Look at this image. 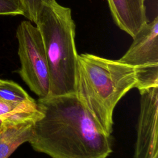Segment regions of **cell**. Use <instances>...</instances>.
Instances as JSON below:
<instances>
[{"label":"cell","instance_id":"obj_1","mask_svg":"<svg viewBox=\"0 0 158 158\" xmlns=\"http://www.w3.org/2000/svg\"><path fill=\"white\" fill-rule=\"evenodd\" d=\"M40 112L28 143L51 158H107L110 135L93 118L75 93L38 98Z\"/></svg>","mask_w":158,"mask_h":158},{"label":"cell","instance_id":"obj_2","mask_svg":"<svg viewBox=\"0 0 158 158\" xmlns=\"http://www.w3.org/2000/svg\"><path fill=\"white\" fill-rule=\"evenodd\" d=\"M136 85L133 67L94 54L78 55L75 94L107 135L112 132L116 105Z\"/></svg>","mask_w":158,"mask_h":158},{"label":"cell","instance_id":"obj_3","mask_svg":"<svg viewBox=\"0 0 158 158\" xmlns=\"http://www.w3.org/2000/svg\"><path fill=\"white\" fill-rule=\"evenodd\" d=\"M35 24L42 37L48 65V96L75 93L78 54L71 9L56 0H46L39 9Z\"/></svg>","mask_w":158,"mask_h":158},{"label":"cell","instance_id":"obj_4","mask_svg":"<svg viewBox=\"0 0 158 158\" xmlns=\"http://www.w3.org/2000/svg\"><path fill=\"white\" fill-rule=\"evenodd\" d=\"M18 55L20 62L19 73L32 92L39 98L48 97V65L41 33L30 21H22L16 30Z\"/></svg>","mask_w":158,"mask_h":158},{"label":"cell","instance_id":"obj_5","mask_svg":"<svg viewBox=\"0 0 158 158\" xmlns=\"http://www.w3.org/2000/svg\"><path fill=\"white\" fill-rule=\"evenodd\" d=\"M118 60L135 69L139 91L158 86V17L145 23Z\"/></svg>","mask_w":158,"mask_h":158},{"label":"cell","instance_id":"obj_6","mask_svg":"<svg viewBox=\"0 0 158 158\" xmlns=\"http://www.w3.org/2000/svg\"><path fill=\"white\" fill-rule=\"evenodd\" d=\"M139 91L140 109L134 158H158V86Z\"/></svg>","mask_w":158,"mask_h":158},{"label":"cell","instance_id":"obj_7","mask_svg":"<svg viewBox=\"0 0 158 158\" xmlns=\"http://www.w3.org/2000/svg\"><path fill=\"white\" fill-rule=\"evenodd\" d=\"M40 112L36 109L4 120L0 127V158L9 156L30 139L32 129Z\"/></svg>","mask_w":158,"mask_h":158},{"label":"cell","instance_id":"obj_8","mask_svg":"<svg viewBox=\"0 0 158 158\" xmlns=\"http://www.w3.org/2000/svg\"><path fill=\"white\" fill-rule=\"evenodd\" d=\"M115 23L133 38L148 20L145 0H107Z\"/></svg>","mask_w":158,"mask_h":158},{"label":"cell","instance_id":"obj_9","mask_svg":"<svg viewBox=\"0 0 158 158\" xmlns=\"http://www.w3.org/2000/svg\"><path fill=\"white\" fill-rule=\"evenodd\" d=\"M0 98L17 103H30L35 101L19 85L11 80H1Z\"/></svg>","mask_w":158,"mask_h":158},{"label":"cell","instance_id":"obj_10","mask_svg":"<svg viewBox=\"0 0 158 158\" xmlns=\"http://www.w3.org/2000/svg\"><path fill=\"white\" fill-rule=\"evenodd\" d=\"M37 109L36 101L30 103H17L0 98V117L6 119Z\"/></svg>","mask_w":158,"mask_h":158},{"label":"cell","instance_id":"obj_11","mask_svg":"<svg viewBox=\"0 0 158 158\" xmlns=\"http://www.w3.org/2000/svg\"><path fill=\"white\" fill-rule=\"evenodd\" d=\"M25 9L20 0H0V15H23Z\"/></svg>","mask_w":158,"mask_h":158},{"label":"cell","instance_id":"obj_12","mask_svg":"<svg viewBox=\"0 0 158 158\" xmlns=\"http://www.w3.org/2000/svg\"><path fill=\"white\" fill-rule=\"evenodd\" d=\"M23 4L25 14L24 16L35 23L36 21L39 9L43 1L46 0H20Z\"/></svg>","mask_w":158,"mask_h":158},{"label":"cell","instance_id":"obj_13","mask_svg":"<svg viewBox=\"0 0 158 158\" xmlns=\"http://www.w3.org/2000/svg\"><path fill=\"white\" fill-rule=\"evenodd\" d=\"M4 120V119H3V118H2L0 117V127H1V125H2V122H3Z\"/></svg>","mask_w":158,"mask_h":158},{"label":"cell","instance_id":"obj_14","mask_svg":"<svg viewBox=\"0 0 158 158\" xmlns=\"http://www.w3.org/2000/svg\"><path fill=\"white\" fill-rule=\"evenodd\" d=\"M1 79H0V81H1Z\"/></svg>","mask_w":158,"mask_h":158}]
</instances>
